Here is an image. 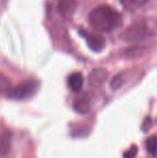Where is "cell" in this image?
Masks as SVG:
<instances>
[{"instance_id":"cell-1","label":"cell","mask_w":157,"mask_h":158,"mask_svg":"<svg viewBox=\"0 0 157 158\" xmlns=\"http://www.w3.org/2000/svg\"><path fill=\"white\" fill-rule=\"evenodd\" d=\"M89 24L99 32H110L122 24V15L109 6H99L89 13Z\"/></svg>"},{"instance_id":"cell-2","label":"cell","mask_w":157,"mask_h":158,"mask_svg":"<svg viewBox=\"0 0 157 158\" xmlns=\"http://www.w3.org/2000/svg\"><path fill=\"white\" fill-rule=\"evenodd\" d=\"M39 88V83L36 81H28L19 84L8 92V98L13 100H23L32 97Z\"/></svg>"},{"instance_id":"cell-3","label":"cell","mask_w":157,"mask_h":158,"mask_svg":"<svg viewBox=\"0 0 157 158\" xmlns=\"http://www.w3.org/2000/svg\"><path fill=\"white\" fill-rule=\"evenodd\" d=\"M152 35V30L144 24H134L124 32L123 39L127 42H139L149 39Z\"/></svg>"},{"instance_id":"cell-4","label":"cell","mask_w":157,"mask_h":158,"mask_svg":"<svg viewBox=\"0 0 157 158\" xmlns=\"http://www.w3.org/2000/svg\"><path fill=\"white\" fill-rule=\"evenodd\" d=\"M84 37L86 38L88 48L94 52H100L105 48V40L99 33H87L85 31Z\"/></svg>"},{"instance_id":"cell-5","label":"cell","mask_w":157,"mask_h":158,"mask_svg":"<svg viewBox=\"0 0 157 158\" xmlns=\"http://www.w3.org/2000/svg\"><path fill=\"white\" fill-rule=\"evenodd\" d=\"M76 10V0H59L58 11L61 16L69 19Z\"/></svg>"},{"instance_id":"cell-6","label":"cell","mask_w":157,"mask_h":158,"mask_svg":"<svg viewBox=\"0 0 157 158\" xmlns=\"http://www.w3.org/2000/svg\"><path fill=\"white\" fill-rule=\"evenodd\" d=\"M108 77V72L105 69L97 68L90 72L88 77V83L92 86H100L105 83V81Z\"/></svg>"},{"instance_id":"cell-7","label":"cell","mask_w":157,"mask_h":158,"mask_svg":"<svg viewBox=\"0 0 157 158\" xmlns=\"http://www.w3.org/2000/svg\"><path fill=\"white\" fill-rule=\"evenodd\" d=\"M12 135L9 130H4L0 133V156H6L11 148Z\"/></svg>"},{"instance_id":"cell-8","label":"cell","mask_w":157,"mask_h":158,"mask_svg":"<svg viewBox=\"0 0 157 158\" xmlns=\"http://www.w3.org/2000/svg\"><path fill=\"white\" fill-rule=\"evenodd\" d=\"M68 84H69V87L71 88L72 92H80L84 84V77L82 75V73L74 72L72 74H70L69 77H68Z\"/></svg>"},{"instance_id":"cell-9","label":"cell","mask_w":157,"mask_h":158,"mask_svg":"<svg viewBox=\"0 0 157 158\" xmlns=\"http://www.w3.org/2000/svg\"><path fill=\"white\" fill-rule=\"evenodd\" d=\"M73 109H74V111H76L80 114H86V113L90 110L89 100L84 97V96L83 97L78 98V99H76L73 102Z\"/></svg>"},{"instance_id":"cell-10","label":"cell","mask_w":157,"mask_h":158,"mask_svg":"<svg viewBox=\"0 0 157 158\" xmlns=\"http://www.w3.org/2000/svg\"><path fill=\"white\" fill-rule=\"evenodd\" d=\"M147 150L152 157L157 158V135H152L147 140Z\"/></svg>"},{"instance_id":"cell-11","label":"cell","mask_w":157,"mask_h":158,"mask_svg":"<svg viewBox=\"0 0 157 158\" xmlns=\"http://www.w3.org/2000/svg\"><path fill=\"white\" fill-rule=\"evenodd\" d=\"M119 1H121V3L123 4L126 9L134 10V9L143 6L149 0H119Z\"/></svg>"},{"instance_id":"cell-12","label":"cell","mask_w":157,"mask_h":158,"mask_svg":"<svg viewBox=\"0 0 157 158\" xmlns=\"http://www.w3.org/2000/svg\"><path fill=\"white\" fill-rule=\"evenodd\" d=\"M137 154H138V148H137V146H131L129 150L124 153L123 157L124 158H136Z\"/></svg>"},{"instance_id":"cell-13","label":"cell","mask_w":157,"mask_h":158,"mask_svg":"<svg viewBox=\"0 0 157 158\" xmlns=\"http://www.w3.org/2000/svg\"><path fill=\"white\" fill-rule=\"evenodd\" d=\"M123 82L124 81H123V77H122V75H116V77L112 80L111 87L113 88V89H118V88H119L122 85H123Z\"/></svg>"},{"instance_id":"cell-14","label":"cell","mask_w":157,"mask_h":158,"mask_svg":"<svg viewBox=\"0 0 157 158\" xmlns=\"http://www.w3.org/2000/svg\"><path fill=\"white\" fill-rule=\"evenodd\" d=\"M8 85H9L8 80H6V77H3L1 74H0V90L6 89V88L8 87Z\"/></svg>"},{"instance_id":"cell-15","label":"cell","mask_w":157,"mask_h":158,"mask_svg":"<svg viewBox=\"0 0 157 158\" xmlns=\"http://www.w3.org/2000/svg\"><path fill=\"white\" fill-rule=\"evenodd\" d=\"M151 126H152V119L147 117V119H144V122H143L142 129H143L144 131H147V130H149V128H150Z\"/></svg>"}]
</instances>
